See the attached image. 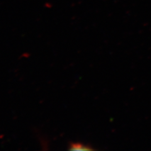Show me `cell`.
I'll use <instances>...</instances> for the list:
<instances>
[{
  "instance_id": "6da1fadb",
  "label": "cell",
  "mask_w": 151,
  "mask_h": 151,
  "mask_svg": "<svg viewBox=\"0 0 151 151\" xmlns=\"http://www.w3.org/2000/svg\"><path fill=\"white\" fill-rule=\"evenodd\" d=\"M69 150H94L90 145L80 142H71L69 145Z\"/></svg>"
}]
</instances>
